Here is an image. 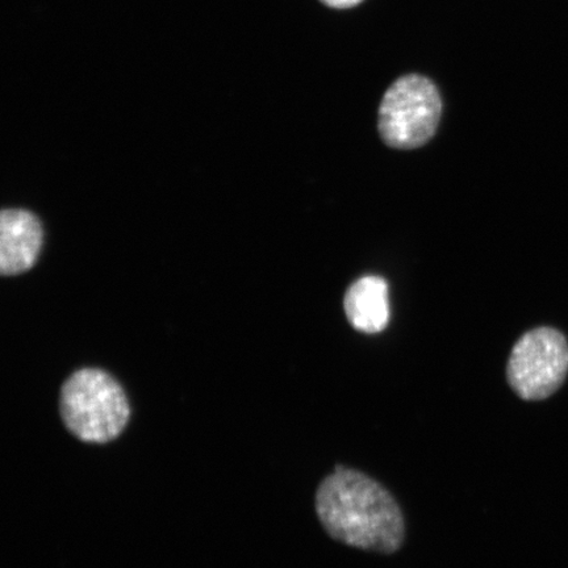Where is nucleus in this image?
<instances>
[{
  "label": "nucleus",
  "instance_id": "1",
  "mask_svg": "<svg viewBox=\"0 0 568 568\" xmlns=\"http://www.w3.org/2000/svg\"><path fill=\"white\" fill-rule=\"evenodd\" d=\"M316 514L333 539L355 549L393 554L406 537L394 496L366 474L345 466L337 465L318 486Z\"/></svg>",
  "mask_w": 568,
  "mask_h": 568
},
{
  "label": "nucleus",
  "instance_id": "2",
  "mask_svg": "<svg viewBox=\"0 0 568 568\" xmlns=\"http://www.w3.org/2000/svg\"><path fill=\"white\" fill-rule=\"evenodd\" d=\"M60 415L65 428L87 444H109L131 420V404L125 390L101 368H80L63 382Z\"/></svg>",
  "mask_w": 568,
  "mask_h": 568
},
{
  "label": "nucleus",
  "instance_id": "3",
  "mask_svg": "<svg viewBox=\"0 0 568 568\" xmlns=\"http://www.w3.org/2000/svg\"><path fill=\"white\" fill-rule=\"evenodd\" d=\"M443 101L429 78L408 74L390 84L379 106L378 130L389 148H422L437 132Z\"/></svg>",
  "mask_w": 568,
  "mask_h": 568
},
{
  "label": "nucleus",
  "instance_id": "4",
  "mask_svg": "<svg viewBox=\"0 0 568 568\" xmlns=\"http://www.w3.org/2000/svg\"><path fill=\"white\" fill-rule=\"evenodd\" d=\"M568 373V344L557 329L541 326L517 341L507 365V379L523 400H544L557 393Z\"/></svg>",
  "mask_w": 568,
  "mask_h": 568
},
{
  "label": "nucleus",
  "instance_id": "5",
  "mask_svg": "<svg viewBox=\"0 0 568 568\" xmlns=\"http://www.w3.org/2000/svg\"><path fill=\"white\" fill-rule=\"evenodd\" d=\"M42 245L39 219L26 210H4L0 216V272L17 275L38 260Z\"/></svg>",
  "mask_w": 568,
  "mask_h": 568
},
{
  "label": "nucleus",
  "instance_id": "6",
  "mask_svg": "<svg viewBox=\"0 0 568 568\" xmlns=\"http://www.w3.org/2000/svg\"><path fill=\"white\" fill-rule=\"evenodd\" d=\"M344 308L355 331L376 335L389 323L388 284L381 276L367 275L346 291Z\"/></svg>",
  "mask_w": 568,
  "mask_h": 568
},
{
  "label": "nucleus",
  "instance_id": "7",
  "mask_svg": "<svg viewBox=\"0 0 568 568\" xmlns=\"http://www.w3.org/2000/svg\"><path fill=\"white\" fill-rule=\"evenodd\" d=\"M320 2L332 7V9L345 10L358 6L359 3L364 2V0H320Z\"/></svg>",
  "mask_w": 568,
  "mask_h": 568
}]
</instances>
